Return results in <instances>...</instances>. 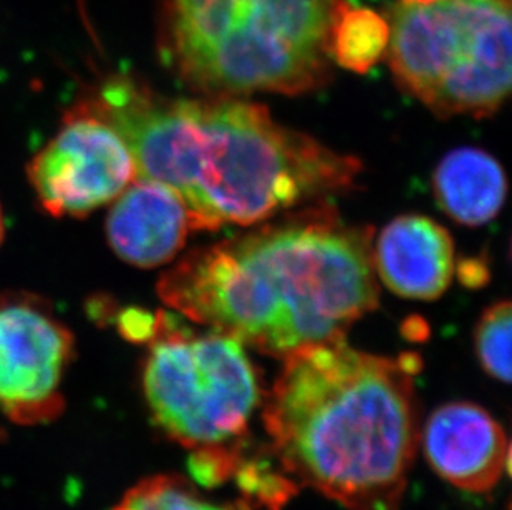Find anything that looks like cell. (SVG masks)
Masks as SVG:
<instances>
[{"label": "cell", "mask_w": 512, "mask_h": 510, "mask_svg": "<svg viewBox=\"0 0 512 510\" xmlns=\"http://www.w3.org/2000/svg\"><path fill=\"white\" fill-rule=\"evenodd\" d=\"M78 105L120 133L136 178L179 194L194 231L252 226L348 191L362 173L357 158L241 98L171 100L130 75H113Z\"/></svg>", "instance_id": "cell-1"}, {"label": "cell", "mask_w": 512, "mask_h": 510, "mask_svg": "<svg viewBox=\"0 0 512 510\" xmlns=\"http://www.w3.org/2000/svg\"><path fill=\"white\" fill-rule=\"evenodd\" d=\"M372 237V227L348 226L330 207H314L189 252L156 289L189 320L284 358L345 338L378 307Z\"/></svg>", "instance_id": "cell-2"}, {"label": "cell", "mask_w": 512, "mask_h": 510, "mask_svg": "<svg viewBox=\"0 0 512 510\" xmlns=\"http://www.w3.org/2000/svg\"><path fill=\"white\" fill-rule=\"evenodd\" d=\"M282 360L262 403L282 471L348 510H398L420 444V357H378L335 338Z\"/></svg>", "instance_id": "cell-3"}, {"label": "cell", "mask_w": 512, "mask_h": 510, "mask_svg": "<svg viewBox=\"0 0 512 510\" xmlns=\"http://www.w3.org/2000/svg\"><path fill=\"white\" fill-rule=\"evenodd\" d=\"M343 0H163L158 50L206 98L304 95L330 77L329 39Z\"/></svg>", "instance_id": "cell-4"}, {"label": "cell", "mask_w": 512, "mask_h": 510, "mask_svg": "<svg viewBox=\"0 0 512 510\" xmlns=\"http://www.w3.org/2000/svg\"><path fill=\"white\" fill-rule=\"evenodd\" d=\"M388 63L436 115L486 118L511 92V0H397Z\"/></svg>", "instance_id": "cell-5"}, {"label": "cell", "mask_w": 512, "mask_h": 510, "mask_svg": "<svg viewBox=\"0 0 512 510\" xmlns=\"http://www.w3.org/2000/svg\"><path fill=\"white\" fill-rule=\"evenodd\" d=\"M143 361V395L156 426L191 451L246 444L264 403L256 366L226 333L193 332L160 310Z\"/></svg>", "instance_id": "cell-6"}, {"label": "cell", "mask_w": 512, "mask_h": 510, "mask_svg": "<svg viewBox=\"0 0 512 510\" xmlns=\"http://www.w3.org/2000/svg\"><path fill=\"white\" fill-rule=\"evenodd\" d=\"M27 176L50 216L83 217L115 201L135 181L136 166L120 133L75 105L49 145L30 161Z\"/></svg>", "instance_id": "cell-7"}, {"label": "cell", "mask_w": 512, "mask_h": 510, "mask_svg": "<svg viewBox=\"0 0 512 510\" xmlns=\"http://www.w3.org/2000/svg\"><path fill=\"white\" fill-rule=\"evenodd\" d=\"M75 355L70 328L35 299H0V413L15 424L54 421Z\"/></svg>", "instance_id": "cell-8"}, {"label": "cell", "mask_w": 512, "mask_h": 510, "mask_svg": "<svg viewBox=\"0 0 512 510\" xmlns=\"http://www.w3.org/2000/svg\"><path fill=\"white\" fill-rule=\"evenodd\" d=\"M420 441L436 474L463 491L489 492L509 471L504 429L474 403L440 406L421 428Z\"/></svg>", "instance_id": "cell-9"}, {"label": "cell", "mask_w": 512, "mask_h": 510, "mask_svg": "<svg viewBox=\"0 0 512 510\" xmlns=\"http://www.w3.org/2000/svg\"><path fill=\"white\" fill-rule=\"evenodd\" d=\"M108 244L133 267L168 264L188 237L189 217L183 199L165 184L136 178L108 212Z\"/></svg>", "instance_id": "cell-10"}, {"label": "cell", "mask_w": 512, "mask_h": 510, "mask_svg": "<svg viewBox=\"0 0 512 510\" xmlns=\"http://www.w3.org/2000/svg\"><path fill=\"white\" fill-rule=\"evenodd\" d=\"M373 265L393 294L436 300L455 274V246L450 232L418 214L393 219L373 247Z\"/></svg>", "instance_id": "cell-11"}, {"label": "cell", "mask_w": 512, "mask_h": 510, "mask_svg": "<svg viewBox=\"0 0 512 510\" xmlns=\"http://www.w3.org/2000/svg\"><path fill=\"white\" fill-rule=\"evenodd\" d=\"M508 183L503 168L479 148L446 154L433 174V193L441 209L459 224L478 227L503 209Z\"/></svg>", "instance_id": "cell-12"}, {"label": "cell", "mask_w": 512, "mask_h": 510, "mask_svg": "<svg viewBox=\"0 0 512 510\" xmlns=\"http://www.w3.org/2000/svg\"><path fill=\"white\" fill-rule=\"evenodd\" d=\"M390 27L382 15L343 0L330 30V58L350 72L367 73L387 52Z\"/></svg>", "instance_id": "cell-13"}, {"label": "cell", "mask_w": 512, "mask_h": 510, "mask_svg": "<svg viewBox=\"0 0 512 510\" xmlns=\"http://www.w3.org/2000/svg\"><path fill=\"white\" fill-rule=\"evenodd\" d=\"M112 510H259L241 499L236 502H214L201 496L183 477L153 476L131 487Z\"/></svg>", "instance_id": "cell-14"}, {"label": "cell", "mask_w": 512, "mask_h": 510, "mask_svg": "<svg viewBox=\"0 0 512 510\" xmlns=\"http://www.w3.org/2000/svg\"><path fill=\"white\" fill-rule=\"evenodd\" d=\"M511 304L498 302L484 310L474 330V348L484 371L508 385L511 381Z\"/></svg>", "instance_id": "cell-15"}, {"label": "cell", "mask_w": 512, "mask_h": 510, "mask_svg": "<svg viewBox=\"0 0 512 510\" xmlns=\"http://www.w3.org/2000/svg\"><path fill=\"white\" fill-rule=\"evenodd\" d=\"M160 313L141 308H126L116 317L118 332L133 343H148L158 332Z\"/></svg>", "instance_id": "cell-16"}, {"label": "cell", "mask_w": 512, "mask_h": 510, "mask_svg": "<svg viewBox=\"0 0 512 510\" xmlns=\"http://www.w3.org/2000/svg\"><path fill=\"white\" fill-rule=\"evenodd\" d=\"M4 231H5L4 216H2V209H0V244H2V241H4Z\"/></svg>", "instance_id": "cell-17"}]
</instances>
